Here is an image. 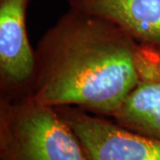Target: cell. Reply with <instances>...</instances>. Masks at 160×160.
I'll return each instance as SVG.
<instances>
[{
    "mask_svg": "<svg viewBox=\"0 0 160 160\" xmlns=\"http://www.w3.org/2000/svg\"><path fill=\"white\" fill-rule=\"evenodd\" d=\"M138 46L118 25L69 8L38 43L28 97L112 118L137 86Z\"/></svg>",
    "mask_w": 160,
    "mask_h": 160,
    "instance_id": "6da1fadb",
    "label": "cell"
},
{
    "mask_svg": "<svg viewBox=\"0 0 160 160\" xmlns=\"http://www.w3.org/2000/svg\"><path fill=\"white\" fill-rule=\"evenodd\" d=\"M0 160H87L57 109L29 97L0 99Z\"/></svg>",
    "mask_w": 160,
    "mask_h": 160,
    "instance_id": "7a4b0ae2",
    "label": "cell"
},
{
    "mask_svg": "<svg viewBox=\"0 0 160 160\" xmlns=\"http://www.w3.org/2000/svg\"><path fill=\"white\" fill-rule=\"evenodd\" d=\"M56 109L78 138L87 160H160L159 140L81 109Z\"/></svg>",
    "mask_w": 160,
    "mask_h": 160,
    "instance_id": "3957f363",
    "label": "cell"
},
{
    "mask_svg": "<svg viewBox=\"0 0 160 160\" xmlns=\"http://www.w3.org/2000/svg\"><path fill=\"white\" fill-rule=\"evenodd\" d=\"M29 2L0 0V99L29 96L36 64L26 24Z\"/></svg>",
    "mask_w": 160,
    "mask_h": 160,
    "instance_id": "277c9868",
    "label": "cell"
},
{
    "mask_svg": "<svg viewBox=\"0 0 160 160\" xmlns=\"http://www.w3.org/2000/svg\"><path fill=\"white\" fill-rule=\"evenodd\" d=\"M138 84L112 119L160 141V48L139 44Z\"/></svg>",
    "mask_w": 160,
    "mask_h": 160,
    "instance_id": "5b68a950",
    "label": "cell"
},
{
    "mask_svg": "<svg viewBox=\"0 0 160 160\" xmlns=\"http://www.w3.org/2000/svg\"><path fill=\"white\" fill-rule=\"evenodd\" d=\"M69 8L118 25L141 45L160 48V0H67Z\"/></svg>",
    "mask_w": 160,
    "mask_h": 160,
    "instance_id": "8992f818",
    "label": "cell"
}]
</instances>
